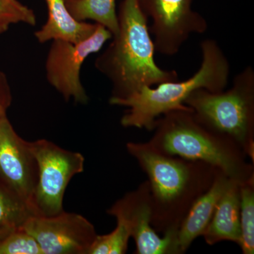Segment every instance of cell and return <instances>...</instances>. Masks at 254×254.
I'll return each instance as SVG.
<instances>
[{
	"instance_id": "22",
	"label": "cell",
	"mask_w": 254,
	"mask_h": 254,
	"mask_svg": "<svg viewBox=\"0 0 254 254\" xmlns=\"http://www.w3.org/2000/svg\"><path fill=\"white\" fill-rule=\"evenodd\" d=\"M14 228H9V227H5V228H0V240H2L6 237L9 232L12 231Z\"/></svg>"
},
{
	"instance_id": "20",
	"label": "cell",
	"mask_w": 254,
	"mask_h": 254,
	"mask_svg": "<svg viewBox=\"0 0 254 254\" xmlns=\"http://www.w3.org/2000/svg\"><path fill=\"white\" fill-rule=\"evenodd\" d=\"M0 254H43L38 242L22 227L0 240Z\"/></svg>"
},
{
	"instance_id": "17",
	"label": "cell",
	"mask_w": 254,
	"mask_h": 254,
	"mask_svg": "<svg viewBox=\"0 0 254 254\" xmlns=\"http://www.w3.org/2000/svg\"><path fill=\"white\" fill-rule=\"evenodd\" d=\"M32 215L29 205L0 182V228L21 227Z\"/></svg>"
},
{
	"instance_id": "13",
	"label": "cell",
	"mask_w": 254,
	"mask_h": 254,
	"mask_svg": "<svg viewBox=\"0 0 254 254\" xmlns=\"http://www.w3.org/2000/svg\"><path fill=\"white\" fill-rule=\"evenodd\" d=\"M48 17L45 24L35 33L40 43L64 41L77 43L93 35L98 23L78 21L70 13L64 0H46Z\"/></svg>"
},
{
	"instance_id": "21",
	"label": "cell",
	"mask_w": 254,
	"mask_h": 254,
	"mask_svg": "<svg viewBox=\"0 0 254 254\" xmlns=\"http://www.w3.org/2000/svg\"><path fill=\"white\" fill-rule=\"evenodd\" d=\"M12 99L9 80L6 75L0 70V118L6 115Z\"/></svg>"
},
{
	"instance_id": "5",
	"label": "cell",
	"mask_w": 254,
	"mask_h": 254,
	"mask_svg": "<svg viewBox=\"0 0 254 254\" xmlns=\"http://www.w3.org/2000/svg\"><path fill=\"white\" fill-rule=\"evenodd\" d=\"M185 105L205 128L237 143L254 160V69L247 66L237 73L227 91L197 90Z\"/></svg>"
},
{
	"instance_id": "2",
	"label": "cell",
	"mask_w": 254,
	"mask_h": 254,
	"mask_svg": "<svg viewBox=\"0 0 254 254\" xmlns=\"http://www.w3.org/2000/svg\"><path fill=\"white\" fill-rule=\"evenodd\" d=\"M118 16V33L95 61V67L113 86L109 103L144 87L178 80L176 71L159 67L155 62L148 18L138 0H123Z\"/></svg>"
},
{
	"instance_id": "23",
	"label": "cell",
	"mask_w": 254,
	"mask_h": 254,
	"mask_svg": "<svg viewBox=\"0 0 254 254\" xmlns=\"http://www.w3.org/2000/svg\"><path fill=\"white\" fill-rule=\"evenodd\" d=\"M65 2L68 3V2H71V1H76V0H64Z\"/></svg>"
},
{
	"instance_id": "14",
	"label": "cell",
	"mask_w": 254,
	"mask_h": 254,
	"mask_svg": "<svg viewBox=\"0 0 254 254\" xmlns=\"http://www.w3.org/2000/svg\"><path fill=\"white\" fill-rule=\"evenodd\" d=\"M203 237L209 245H214L222 241H230L240 245V200L238 182H232L222 195Z\"/></svg>"
},
{
	"instance_id": "4",
	"label": "cell",
	"mask_w": 254,
	"mask_h": 254,
	"mask_svg": "<svg viewBox=\"0 0 254 254\" xmlns=\"http://www.w3.org/2000/svg\"><path fill=\"white\" fill-rule=\"evenodd\" d=\"M200 49L201 64L191 77L183 81L165 82L155 88L144 87L128 98L110 102V105L127 108L120 121L122 126L153 131L156 120L165 114L175 110L192 112L185 101L197 90H225L231 71L226 55L213 39L202 41Z\"/></svg>"
},
{
	"instance_id": "18",
	"label": "cell",
	"mask_w": 254,
	"mask_h": 254,
	"mask_svg": "<svg viewBox=\"0 0 254 254\" xmlns=\"http://www.w3.org/2000/svg\"><path fill=\"white\" fill-rule=\"evenodd\" d=\"M131 237L123 222L117 221V227L107 235H97L88 254H124L127 253Z\"/></svg>"
},
{
	"instance_id": "10",
	"label": "cell",
	"mask_w": 254,
	"mask_h": 254,
	"mask_svg": "<svg viewBox=\"0 0 254 254\" xmlns=\"http://www.w3.org/2000/svg\"><path fill=\"white\" fill-rule=\"evenodd\" d=\"M21 227L34 237L43 254H88L98 235L88 219L64 210L55 216L32 215Z\"/></svg>"
},
{
	"instance_id": "6",
	"label": "cell",
	"mask_w": 254,
	"mask_h": 254,
	"mask_svg": "<svg viewBox=\"0 0 254 254\" xmlns=\"http://www.w3.org/2000/svg\"><path fill=\"white\" fill-rule=\"evenodd\" d=\"M29 146L38 165V180L32 204L33 213L55 216L64 211L66 187L75 175L83 173L84 157L46 139L29 142Z\"/></svg>"
},
{
	"instance_id": "11",
	"label": "cell",
	"mask_w": 254,
	"mask_h": 254,
	"mask_svg": "<svg viewBox=\"0 0 254 254\" xmlns=\"http://www.w3.org/2000/svg\"><path fill=\"white\" fill-rule=\"evenodd\" d=\"M37 180L38 165L30 148L29 142L25 141L16 133L7 115L1 117L0 182L26 202L33 211L32 204Z\"/></svg>"
},
{
	"instance_id": "7",
	"label": "cell",
	"mask_w": 254,
	"mask_h": 254,
	"mask_svg": "<svg viewBox=\"0 0 254 254\" xmlns=\"http://www.w3.org/2000/svg\"><path fill=\"white\" fill-rule=\"evenodd\" d=\"M113 38L111 32L98 25L92 36L77 43L52 41L45 63L47 81L66 101L87 104L89 97L82 84V66L90 55L98 53Z\"/></svg>"
},
{
	"instance_id": "15",
	"label": "cell",
	"mask_w": 254,
	"mask_h": 254,
	"mask_svg": "<svg viewBox=\"0 0 254 254\" xmlns=\"http://www.w3.org/2000/svg\"><path fill=\"white\" fill-rule=\"evenodd\" d=\"M70 13L78 21L91 20L111 32H118L116 0H76L66 3Z\"/></svg>"
},
{
	"instance_id": "3",
	"label": "cell",
	"mask_w": 254,
	"mask_h": 254,
	"mask_svg": "<svg viewBox=\"0 0 254 254\" xmlns=\"http://www.w3.org/2000/svg\"><path fill=\"white\" fill-rule=\"evenodd\" d=\"M148 142L159 153L202 162L241 184L254 180V163L237 143L195 120L191 111L175 110L156 120Z\"/></svg>"
},
{
	"instance_id": "19",
	"label": "cell",
	"mask_w": 254,
	"mask_h": 254,
	"mask_svg": "<svg viewBox=\"0 0 254 254\" xmlns=\"http://www.w3.org/2000/svg\"><path fill=\"white\" fill-rule=\"evenodd\" d=\"M18 23L36 26L37 18L34 11L18 0H0V34Z\"/></svg>"
},
{
	"instance_id": "16",
	"label": "cell",
	"mask_w": 254,
	"mask_h": 254,
	"mask_svg": "<svg viewBox=\"0 0 254 254\" xmlns=\"http://www.w3.org/2000/svg\"><path fill=\"white\" fill-rule=\"evenodd\" d=\"M240 246L244 254L254 253V180L240 185Z\"/></svg>"
},
{
	"instance_id": "9",
	"label": "cell",
	"mask_w": 254,
	"mask_h": 254,
	"mask_svg": "<svg viewBox=\"0 0 254 254\" xmlns=\"http://www.w3.org/2000/svg\"><path fill=\"white\" fill-rule=\"evenodd\" d=\"M123 222L136 242L137 254H180L177 232L160 237L152 226L149 185L143 182L136 190L117 200L107 212Z\"/></svg>"
},
{
	"instance_id": "12",
	"label": "cell",
	"mask_w": 254,
	"mask_h": 254,
	"mask_svg": "<svg viewBox=\"0 0 254 254\" xmlns=\"http://www.w3.org/2000/svg\"><path fill=\"white\" fill-rule=\"evenodd\" d=\"M232 182L234 180L219 171L210 188L193 202L177 232L180 254L185 253L195 239L203 236L219 200Z\"/></svg>"
},
{
	"instance_id": "8",
	"label": "cell",
	"mask_w": 254,
	"mask_h": 254,
	"mask_svg": "<svg viewBox=\"0 0 254 254\" xmlns=\"http://www.w3.org/2000/svg\"><path fill=\"white\" fill-rule=\"evenodd\" d=\"M193 0H138L143 13L151 19L150 31L156 53L176 55L194 33L208 30V23L191 9Z\"/></svg>"
},
{
	"instance_id": "1",
	"label": "cell",
	"mask_w": 254,
	"mask_h": 254,
	"mask_svg": "<svg viewBox=\"0 0 254 254\" xmlns=\"http://www.w3.org/2000/svg\"><path fill=\"white\" fill-rule=\"evenodd\" d=\"M127 150L148 177L153 229L163 235L178 231L190 206L210 188L219 170L202 162L164 155L148 143L129 142Z\"/></svg>"
}]
</instances>
